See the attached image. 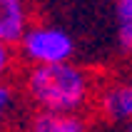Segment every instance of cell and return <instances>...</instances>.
<instances>
[{
  "label": "cell",
  "instance_id": "cell-6",
  "mask_svg": "<svg viewBox=\"0 0 132 132\" xmlns=\"http://www.w3.org/2000/svg\"><path fill=\"white\" fill-rule=\"evenodd\" d=\"M115 37L120 50L132 57V0H115Z\"/></svg>",
  "mask_w": 132,
  "mask_h": 132
},
{
  "label": "cell",
  "instance_id": "cell-2",
  "mask_svg": "<svg viewBox=\"0 0 132 132\" xmlns=\"http://www.w3.org/2000/svg\"><path fill=\"white\" fill-rule=\"evenodd\" d=\"M18 57L25 67H47V65H62L72 62L77 43L65 28L55 22H40L35 20L28 28V32L15 45Z\"/></svg>",
  "mask_w": 132,
  "mask_h": 132
},
{
  "label": "cell",
  "instance_id": "cell-3",
  "mask_svg": "<svg viewBox=\"0 0 132 132\" xmlns=\"http://www.w3.org/2000/svg\"><path fill=\"white\" fill-rule=\"evenodd\" d=\"M97 112L112 125H127L132 120V70L102 80L95 102Z\"/></svg>",
  "mask_w": 132,
  "mask_h": 132
},
{
  "label": "cell",
  "instance_id": "cell-9",
  "mask_svg": "<svg viewBox=\"0 0 132 132\" xmlns=\"http://www.w3.org/2000/svg\"><path fill=\"white\" fill-rule=\"evenodd\" d=\"M125 132H132V120H130V122L125 125Z\"/></svg>",
  "mask_w": 132,
  "mask_h": 132
},
{
  "label": "cell",
  "instance_id": "cell-5",
  "mask_svg": "<svg viewBox=\"0 0 132 132\" xmlns=\"http://www.w3.org/2000/svg\"><path fill=\"white\" fill-rule=\"evenodd\" d=\"M22 132H90L87 115H55V112H32Z\"/></svg>",
  "mask_w": 132,
  "mask_h": 132
},
{
  "label": "cell",
  "instance_id": "cell-8",
  "mask_svg": "<svg viewBox=\"0 0 132 132\" xmlns=\"http://www.w3.org/2000/svg\"><path fill=\"white\" fill-rule=\"evenodd\" d=\"M18 50H15L13 45H5L0 43V82H10L13 80L15 70H18Z\"/></svg>",
  "mask_w": 132,
  "mask_h": 132
},
{
  "label": "cell",
  "instance_id": "cell-4",
  "mask_svg": "<svg viewBox=\"0 0 132 132\" xmlns=\"http://www.w3.org/2000/svg\"><path fill=\"white\" fill-rule=\"evenodd\" d=\"M32 22V0H0V43L15 47Z\"/></svg>",
  "mask_w": 132,
  "mask_h": 132
},
{
  "label": "cell",
  "instance_id": "cell-1",
  "mask_svg": "<svg viewBox=\"0 0 132 132\" xmlns=\"http://www.w3.org/2000/svg\"><path fill=\"white\" fill-rule=\"evenodd\" d=\"M102 77L75 60L47 67H25L18 85L32 112L55 115H87L97 102Z\"/></svg>",
  "mask_w": 132,
  "mask_h": 132
},
{
  "label": "cell",
  "instance_id": "cell-7",
  "mask_svg": "<svg viewBox=\"0 0 132 132\" xmlns=\"http://www.w3.org/2000/svg\"><path fill=\"white\" fill-rule=\"evenodd\" d=\"M18 95H20V90L13 82H0V132L7 127V120L13 117Z\"/></svg>",
  "mask_w": 132,
  "mask_h": 132
}]
</instances>
